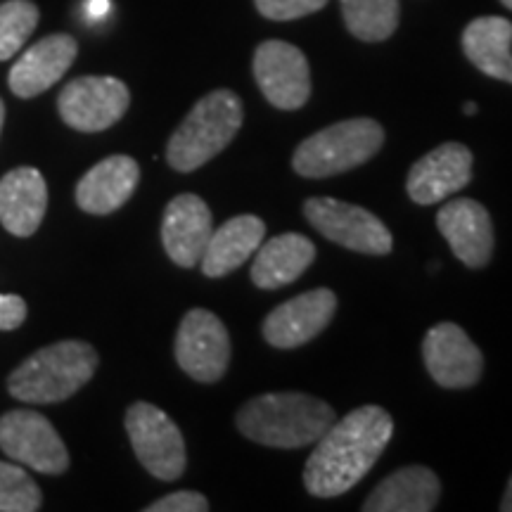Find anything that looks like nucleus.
<instances>
[{"mask_svg":"<svg viewBox=\"0 0 512 512\" xmlns=\"http://www.w3.org/2000/svg\"><path fill=\"white\" fill-rule=\"evenodd\" d=\"M382 145L384 128L375 119H344L302 140L292 155V169L304 178L347 174L373 159Z\"/></svg>","mask_w":512,"mask_h":512,"instance_id":"obj_5","label":"nucleus"},{"mask_svg":"<svg viewBox=\"0 0 512 512\" xmlns=\"http://www.w3.org/2000/svg\"><path fill=\"white\" fill-rule=\"evenodd\" d=\"M176 361L192 380L214 384L230 366V337L223 320L207 309H192L176 332Z\"/></svg>","mask_w":512,"mask_h":512,"instance_id":"obj_8","label":"nucleus"},{"mask_svg":"<svg viewBox=\"0 0 512 512\" xmlns=\"http://www.w3.org/2000/svg\"><path fill=\"white\" fill-rule=\"evenodd\" d=\"M256 10L273 22H290L323 10L328 0H254Z\"/></svg>","mask_w":512,"mask_h":512,"instance_id":"obj_27","label":"nucleus"},{"mask_svg":"<svg viewBox=\"0 0 512 512\" xmlns=\"http://www.w3.org/2000/svg\"><path fill=\"white\" fill-rule=\"evenodd\" d=\"M140 181V166L133 157L102 159L76 185V204L93 216H107L131 200Z\"/></svg>","mask_w":512,"mask_h":512,"instance_id":"obj_18","label":"nucleus"},{"mask_svg":"<svg viewBox=\"0 0 512 512\" xmlns=\"http://www.w3.org/2000/svg\"><path fill=\"white\" fill-rule=\"evenodd\" d=\"M316 245L302 233H283L261 242L252 261V283L259 290H280L309 271Z\"/></svg>","mask_w":512,"mask_h":512,"instance_id":"obj_21","label":"nucleus"},{"mask_svg":"<svg viewBox=\"0 0 512 512\" xmlns=\"http://www.w3.org/2000/svg\"><path fill=\"white\" fill-rule=\"evenodd\" d=\"M427 373L444 389H470L482 380L484 356L456 323H439L422 339Z\"/></svg>","mask_w":512,"mask_h":512,"instance_id":"obj_12","label":"nucleus"},{"mask_svg":"<svg viewBox=\"0 0 512 512\" xmlns=\"http://www.w3.org/2000/svg\"><path fill=\"white\" fill-rule=\"evenodd\" d=\"M501 3H503L508 10H512V0H501Z\"/></svg>","mask_w":512,"mask_h":512,"instance_id":"obj_34","label":"nucleus"},{"mask_svg":"<svg viewBox=\"0 0 512 512\" xmlns=\"http://www.w3.org/2000/svg\"><path fill=\"white\" fill-rule=\"evenodd\" d=\"M209 501L207 496L197 494V491H176L159 501L150 503L145 512H207Z\"/></svg>","mask_w":512,"mask_h":512,"instance_id":"obj_28","label":"nucleus"},{"mask_svg":"<svg viewBox=\"0 0 512 512\" xmlns=\"http://www.w3.org/2000/svg\"><path fill=\"white\" fill-rule=\"evenodd\" d=\"M41 489L19 465L0 463V512H36Z\"/></svg>","mask_w":512,"mask_h":512,"instance_id":"obj_26","label":"nucleus"},{"mask_svg":"<svg viewBox=\"0 0 512 512\" xmlns=\"http://www.w3.org/2000/svg\"><path fill=\"white\" fill-rule=\"evenodd\" d=\"M437 228L467 268H484L494 256V223L477 200L446 202L437 214Z\"/></svg>","mask_w":512,"mask_h":512,"instance_id":"obj_15","label":"nucleus"},{"mask_svg":"<svg viewBox=\"0 0 512 512\" xmlns=\"http://www.w3.org/2000/svg\"><path fill=\"white\" fill-rule=\"evenodd\" d=\"M98 363V351L91 344L67 339L38 349L22 366L12 370L8 389L24 403H60L91 380Z\"/></svg>","mask_w":512,"mask_h":512,"instance_id":"obj_4","label":"nucleus"},{"mask_svg":"<svg viewBox=\"0 0 512 512\" xmlns=\"http://www.w3.org/2000/svg\"><path fill=\"white\" fill-rule=\"evenodd\" d=\"M126 432L133 453L152 477L162 482H176L183 477L188 465L183 434L162 408L147 401L133 403L126 411Z\"/></svg>","mask_w":512,"mask_h":512,"instance_id":"obj_6","label":"nucleus"},{"mask_svg":"<svg viewBox=\"0 0 512 512\" xmlns=\"http://www.w3.org/2000/svg\"><path fill=\"white\" fill-rule=\"evenodd\" d=\"M304 216L323 238L358 254L387 256L394 249L389 228L373 211L335 197H311L304 202Z\"/></svg>","mask_w":512,"mask_h":512,"instance_id":"obj_7","label":"nucleus"},{"mask_svg":"<svg viewBox=\"0 0 512 512\" xmlns=\"http://www.w3.org/2000/svg\"><path fill=\"white\" fill-rule=\"evenodd\" d=\"M76 55H79V43L74 36L50 34L41 38L24 50L15 67L10 69V91L24 100L46 93L67 74Z\"/></svg>","mask_w":512,"mask_h":512,"instance_id":"obj_17","label":"nucleus"},{"mask_svg":"<svg viewBox=\"0 0 512 512\" xmlns=\"http://www.w3.org/2000/svg\"><path fill=\"white\" fill-rule=\"evenodd\" d=\"M41 12L31 0H8L0 5V62L10 60L38 27Z\"/></svg>","mask_w":512,"mask_h":512,"instance_id":"obj_25","label":"nucleus"},{"mask_svg":"<svg viewBox=\"0 0 512 512\" xmlns=\"http://www.w3.org/2000/svg\"><path fill=\"white\" fill-rule=\"evenodd\" d=\"M242 121H245V107L233 91L219 88L204 95L169 138L166 159L171 169L190 174L211 162L233 143Z\"/></svg>","mask_w":512,"mask_h":512,"instance_id":"obj_3","label":"nucleus"},{"mask_svg":"<svg viewBox=\"0 0 512 512\" xmlns=\"http://www.w3.org/2000/svg\"><path fill=\"white\" fill-rule=\"evenodd\" d=\"M27 320V302L17 294H0V330H17Z\"/></svg>","mask_w":512,"mask_h":512,"instance_id":"obj_29","label":"nucleus"},{"mask_svg":"<svg viewBox=\"0 0 512 512\" xmlns=\"http://www.w3.org/2000/svg\"><path fill=\"white\" fill-rule=\"evenodd\" d=\"M463 112L467 114V117H472V114H477V105H475V102H465Z\"/></svg>","mask_w":512,"mask_h":512,"instance_id":"obj_32","label":"nucleus"},{"mask_svg":"<svg viewBox=\"0 0 512 512\" xmlns=\"http://www.w3.org/2000/svg\"><path fill=\"white\" fill-rule=\"evenodd\" d=\"M131 105L126 83L114 76H79L62 88L57 110L67 126L98 133L117 124Z\"/></svg>","mask_w":512,"mask_h":512,"instance_id":"obj_9","label":"nucleus"},{"mask_svg":"<svg viewBox=\"0 0 512 512\" xmlns=\"http://www.w3.org/2000/svg\"><path fill=\"white\" fill-rule=\"evenodd\" d=\"M337 420L335 408L302 392H273L247 401L235 425L242 437L271 448L313 446Z\"/></svg>","mask_w":512,"mask_h":512,"instance_id":"obj_2","label":"nucleus"},{"mask_svg":"<svg viewBox=\"0 0 512 512\" xmlns=\"http://www.w3.org/2000/svg\"><path fill=\"white\" fill-rule=\"evenodd\" d=\"M3 121H5V105L3 100H0V131H3Z\"/></svg>","mask_w":512,"mask_h":512,"instance_id":"obj_33","label":"nucleus"},{"mask_svg":"<svg viewBox=\"0 0 512 512\" xmlns=\"http://www.w3.org/2000/svg\"><path fill=\"white\" fill-rule=\"evenodd\" d=\"M347 29L366 43L387 41L399 27V0H339Z\"/></svg>","mask_w":512,"mask_h":512,"instance_id":"obj_24","label":"nucleus"},{"mask_svg":"<svg viewBox=\"0 0 512 512\" xmlns=\"http://www.w3.org/2000/svg\"><path fill=\"white\" fill-rule=\"evenodd\" d=\"M337 311V294L316 287L275 306L264 320V339L275 349H297L316 339L330 325Z\"/></svg>","mask_w":512,"mask_h":512,"instance_id":"obj_13","label":"nucleus"},{"mask_svg":"<svg viewBox=\"0 0 512 512\" xmlns=\"http://www.w3.org/2000/svg\"><path fill=\"white\" fill-rule=\"evenodd\" d=\"M266 238V223L254 214H240L228 219L211 233L209 245L200 261L207 278H223L238 271L249 256L256 254Z\"/></svg>","mask_w":512,"mask_h":512,"instance_id":"obj_22","label":"nucleus"},{"mask_svg":"<svg viewBox=\"0 0 512 512\" xmlns=\"http://www.w3.org/2000/svg\"><path fill=\"white\" fill-rule=\"evenodd\" d=\"M48 209L46 178L34 166L12 169L0 181V223L17 238H31Z\"/></svg>","mask_w":512,"mask_h":512,"instance_id":"obj_19","label":"nucleus"},{"mask_svg":"<svg viewBox=\"0 0 512 512\" xmlns=\"http://www.w3.org/2000/svg\"><path fill=\"white\" fill-rule=\"evenodd\" d=\"M110 10V0H88V15L102 17Z\"/></svg>","mask_w":512,"mask_h":512,"instance_id":"obj_30","label":"nucleus"},{"mask_svg":"<svg viewBox=\"0 0 512 512\" xmlns=\"http://www.w3.org/2000/svg\"><path fill=\"white\" fill-rule=\"evenodd\" d=\"M211 233H214V221L202 197L185 192L166 204L162 242L176 266L195 268L200 264Z\"/></svg>","mask_w":512,"mask_h":512,"instance_id":"obj_16","label":"nucleus"},{"mask_svg":"<svg viewBox=\"0 0 512 512\" xmlns=\"http://www.w3.org/2000/svg\"><path fill=\"white\" fill-rule=\"evenodd\" d=\"M463 50L479 72L512 83V22L477 17L463 31Z\"/></svg>","mask_w":512,"mask_h":512,"instance_id":"obj_23","label":"nucleus"},{"mask_svg":"<svg viewBox=\"0 0 512 512\" xmlns=\"http://www.w3.org/2000/svg\"><path fill=\"white\" fill-rule=\"evenodd\" d=\"M441 482L437 472L425 465L401 467L382 479L366 498V512H430L437 508Z\"/></svg>","mask_w":512,"mask_h":512,"instance_id":"obj_20","label":"nucleus"},{"mask_svg":"<svg viewBox=\"0 0 512 512\" xmlns=\"http://www.w3.org/2000/svg\"><path fill=\"white\" fill-rule=\"evenodd\" d=\"M472 162L475 157L470 147L463 143H441L411 166L406 181L408 197L422 207L448 200L470 183Z\"/></svg>","mask_w":512,"mask_h":512,"instance_id":"obj_14","label":"nucleus"},{"mask_svg":"<svg viewBox=\"0 0 512 512\" xmlns=\"http://www.w3.org/2000/svg\"><path fill=\"white\" fill-rule=\"evenodd\" d=\"M501 510L503 512H512V477H510V482H508V489H505V494H503Z\"/></svg>","mask_w":512,"mask_h":512,"instance_id":"obj_31","label":"nucleus"},{"mask_svg":"<svg viewBox=\"0 0 512 512\" xmlns=\"http://www.w3.org/2000/svg\"><path fill=\"white\" fill-rule=\"evenodd\" d=\"M254 79L264 98L278 110H299L311 98V69L306 55L285 41H264L254 53Z\"/></svg>","mask_w":512,"mask_h":512,"instance_id":"obj_10","label":"nucleus"},{"mask_svg":"<svg viewBox=\"0 0 512 512\" xmlns=\"http://www.w3.org/2000/svg\"><path fill=\"white\" fill-rule=\"evenodd\" d=\"M392 434V415L380 406H361L347 418L335 420L306 460V491L316 498L347 494L373 470Z\"/></svg>","mask_w":512,"mask_h":512,"instance_id":"obj_1","label":"nucleus"},{"mask_svg":"<svg viewBox=\"0 0 512 512\" xmlns=\"http://www.w3.org/2000/svg\"><path fill=\"white\" fill-rule=\"evenodd\" d=\"M0 448L17 463L43 475H62L69 453L48 418L36 411H10L0 418Z\"/></svg>","mask_w":512,"mask_h":512,"instance_id":"obj_11","label":"nucleus"}]
</instances>
